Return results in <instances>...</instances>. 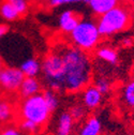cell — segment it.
<instances>
[{
    "label": "cell",
    "mask_w": 134,
    "mask_h": 135,
    "mask_svg": "<svg viewBox=\"0 0 134 135\" xmlns=\"http://www.w3.org/2000/svg\"><path fill=\"white\" fill-rule=\"evenodd\" d=\"M86 110H87V109H86V107L84 106V105L76 104V105H74V106H72V107L70 108L69 113H70V115L72 116L73 120L75 121V120H80V119H83V118L86 116Z\"/></svg>",
    "instance_id": "obj_21"
},
{
    "label": "cell",
    "mask_w": 134,
    "mask_h": 135,
    "mask_svg": "<svg viewBox=\"0 0 134 135\" xmlns=\"http://www.w3.org/2000/svg\"><path fill=\"white\" fill-rule=\"evenodd\" d=\"M87 3L89 4V8L94 15L101 16L120 4V1L119 0H89Z\"/></svg>",
    "instance_id": "obj_10"
},
{
    "label": "cell",
    "mask_w": 134,
    "mask_h": 135,
    "mask_svg": "<svg viewBox=\"0 0 134 135\" xmlns=\"http://www.w3.org/2000/svg\"><path fill=\"white\" fill-rule=\"evenodd\" d=\"M41 72L49 90L56 93L63 91L62 59L59 52H53L45 56L41 62Z\"/></svg>",
    "instance_id": "obj_5"
},
{
    "label": "cell",
    "mask_w": 134,
    "mask_h": 135,
    "mask_svg": "<svg viewBox=\"0 0 134 135\" xmlns=\"http://www.w3.org/2000/svg\"><path fill=\"white\" fill-rule=\"evenodd\" d=\"M122 44L125 46H131L132 45V39H125L123 42H122Z\"/></svg>",
    "instance_id": "obj_27"
},
{
    "label": "cell",
    "mask_w": 134,
    "mask_h": 135,
    "mask_svg": "<svg viewBox=\"0 0 134 135\" xmlns=\"http://www.w3.org/2000/svg\"><path fill=\"white\" fill-rule=\"evenodd\" d=\"M133 16L129 6L118 4L114 9L99 16L97 21L98 30L101 37H111L129 29Z\"/></svg>",
    "instance_id": "obj_2"
},
{
    "label": "cell",
    "mask_w": 134,
    "mask_h": 135,
    "mask_svg": "<svg viewBox=\"0 0 134 135\" xmlns=\"http://www.w3.org/2000/svg\"><path fill=\"white\" fill-rule=\"evenodd\" d=\"M69 3H72L71 0H52V1L48 3V6L52 8H57V7H61L64 4H69Z\"/></svg>",
    "instance_id": "obj_24"
},
{
    "label": "cell",
    "mask_w": 134,
    "mask_h": 135,
    "mask_svg": "<svg viewBox=\"0 0 134 135\" xmlns=\"http://www.w3.org/2000/svg\"><path fill=\"white\" fill-rule=\"evenodd\" d=\"M42 95L45 100V102L52 113L55 112L58 107H59V98H58V94L56 92H54L53 90H49V89H46L42 92Z\"/></svg>",
    "instance_id": "obj_18"
},
{
    "label": "cell",
    "mask_w": 134,
    "mask_h": 135,
    "mask_svg": "<svg viewBox=\"0 0 134 135\" xmlns=\"http://www.w3.org/2000/svg\"><path fill=\"white\" fill-rule=\"evenodd\" d=\"M24 78L20 68L2 66L0 69V89L8 92L18 91Z\"/></svg>",
    "instance_id": "obj_6"
},
{
    "label": "cell",
    "mask_w": 134,
    "mask_h": 135,
    "mask_svg": "<svg viewBox=\"0 0 134 135\" xmlns=\"http://www.w3.org/2000/svg\"><path fill=\"white\" fill-rule=\"evenodd\" d=\"M70 35L75 47L86 53L97 48L101 39L97 23L91 20H80Z\"/></svg>",
    "instance_id": "obj_4"
},
{
    "label": "cell",
    "mask_w": 134,
    "mask_h": 135,
    "mask_svg": "<svg viewBox=\"0 0 134 135\" xmlns=\"http://www.w3.org/2000/svg\"><path fill=\"white\" fill-rule=\"evenodd\" d=\"M62 59L63 91L79 92L92 78V64L86 52L73 46L60 50Z\"/></svg>",
    "instance_id": "obj_1"
},
{
    "label": "cell",
    "mask_w": 134,
    "mask_h": 135,
    "mask_svg": "<svg viewBox=\"0 0 134 135\" xmlns=\"http://www.w3.org/2000/svg\"><path fill=\"white\" fill-rule=\"evenodd\" d=\"M82 92L83 105L86 107V109H95L102 103L103 95L94 87V85H88L82 90Z\"/></svg>",
    "instance_id": "obj_7"
},
{
    "label": "cell",
    "mask_w": 134,
    "mask_h": 135,
    "mask_svg": "<svg viewBox=\"0 0 134 135\" xmlns=\"http://www.w3.org/2000/svg\"><path fill=\"white\" fill-rule=\"evenodd\" d=\"M94 87L100 91V93L103 95V94H106V93L109 92V90H111V83L105 77H100V78H98L94 81Z\"/></svg>",
    "instance_id": "obj_22"
},
{
    "label": "cell",
    "mask_w": 134,
    "mask_h": 135,
    "mask_svg": "<svg viewBox=\"0 0 134 135\" xmlns=\"http://www.w3.org/2000/svg\"><path fill=\"white\" fill-rule=\"evenodd\" d=\"M95 54L100 60H102L106 63L116 64L118 62V54H117V52L112 47H108V46L99 47L97 49Z\"/></svg>",
    "instance_id": "obj_16"
},
{
    "label": "cell",
    "mask_w": 134,
    "mask_h": 135,
    "mask_svg": "<svg viewBox=\"0 0 134 135\" xmlns=\"http://www.w3.org/2000/svg\"><path fill=\"white\" fill-rule=\"evenodd\" d=\"M20 70L25 77H37L41 73V62L35 58H28L21 63Z\"/></svg>",
    "instance_id": "obj_12"
},
{
    "label": "cell",
    "mask_w": 134,
    "mask_h": 135,
    "mask_svg": "<svg viewBox=\"0 0 134 135\" xmlns=\"http://www.w3.org/2000/svg\"><path fill=\"white\" fill-rule=\"evenodd\" d=\"M132 16H133V18H134V2H133V8H132Z\"/></svg>",
    "instance_id": "obj_31"
},
{
    "label": "cell",
    "mask_w": 134,
    "mask_h": 135,
    "mask_svg": "<svg viewBox=\"0 0 134 135\" xmlns=\"http://www.w3.org/2000/svg\"><path fill=\"white\" fill-rule=\"evenodd\" d=\"M120 101L125 107L134 109V80L129 81L123 86L120 93Z\"/></svg>",
    "instance_id": "obj_15"
},
{
    "label": "cell",
    "mask_w": 134,
    "mask_h": 135,
    "mask_svg": "<svg viewBox=\"0 0 134 135\" xmlns=\"http://www.w3.org/2000/svg\"><path fill=\"white\" fill-rule=\"evenodd\" d=\"M39 1H42V2H47V3H49L52 1V0H39Z\"/></svg>",
    "instance_id": "obj_30"
},
{
    "label": "cell",
    "mask_w": 134,
    "mask_h": 135,
    "mask_svg": "<svg viewBox=\"0 0 134 135\" xmlns=\"http://www.w3.org/2000/svg\"><path fill=\"white\" fill-rule=\"evenodd\" d=\"M0 16L8 22H13L20 17L18 13L14 10V8L7 0H3V1L0 2Z\"/></svg>",
    "instance_id": "obj_17"
},
{
    "label": "cell",
    "mask_w": 134,
    "mask_h": 135,
    "mask_svg": "<svg viewBox=\"0 0 134 135\" xmlns=\"http://www.w3.org/2000/svg\"><path fill=\"white\" fill-rule=\"evenodd\" d=\"M7 1L14 8V10L18 13L20 16H23L28 12L29 3L27 0H7Z\"/></svg>",
    "instance_id": "obj_19"
},
{
    "label": "cell",
    "mask_w": 134,
    "mask_h": 135,
    "mask_svg": "<svg viewBox=\"0 0 134 135\" xmlns=\"http://www.w3.org/2000/svg\"><path fill=\"white\" fill-rule=\"evenodd\" d=\"M18 128L26 134H35L40 129L39 126H37L36 123H33L32 121L26 120V119H21V121L18 123Z\"/></svg>",
    "instance_id": "obj_20"
},
{
    "label": "cell",
    "mask_w": 134,
    "mask_h": 135,
    "mask_svg": "<svg viewBox=\"0 0 134 135\" xmlns=\"http://www.w3.org/2000/svg\"><path fill=\"white\" fill-rule=\"evenodd\" d=\"M18 112L21 119L32 121L40 128L46 124L52 114L42 93L24 99L20 105Z\"/></svg>",
    "instance_id": "obj_3"
},
{
    "label": "cell",
    "mask_w": 134,
    "mask_h": 135,
    "mask_svg": "<svg viewBox=\"0 0 134 135\" xmlns=\"http://www.w3.org/2000/svg\"><path fill=\"white\" fill-rule=\"evenodd\" d=\"M74 126V120L69 112H63L57 122L56 135H71Z\"/></svg>",
    "instance_id": "obj_11"
},
{
    "label": "cell",
    "mask_w": 134,
    "mask_h": 135,
    "mask_svg": "<svg viewBox=\"0 0 134 135\" xmlns=\"http://www.w3.org/2000/svg\"><path fill=\"white\" fill-rule=\"evenodd\" d=\"M3 66V60H2V58H1V56H0V69Z\"/></svg>",
    "instance_id": "obj_29"
},
{
    "label": "cell",
    "mask_w": 134,
    "mask_h": 135,
    "mask_svg": "<svg viewBox=\"0 0 134 135\" xmlns=\"http://www.w3.org/2000/svg\"><path fill=\"white\" fill-rule=\"evenodd\" d=\"M8 32H9V26L4 24H0V39L7 36Z\"/></svg>",
    "instance_id": "obj_25"
},
{
    "label": "cell",
    "mask_w": 134,
    "mask_h": 135,
    "mask_svg": "<svg viewBox=\"0 0 134 135\" xmlns=\"http://www.w3.org/2000/svg\"><path fill=\"white\" fill-rule=\"evenodd\" d=\"M80 20H82L80 16L76 12H74L72 10H65L59 16L58 26L62 32L71 33L75 29L77 24L80 22Z\"/></svg>",
    "instance_id": "obj_8"
},
{
    "label": "cell",
    "mask_w": 134,
    "mask_h": 135,
    "mask_svg": "<svg viewBox=\"0 0 134 135\" xmlns=\"http://www.w3.org/2000/svg\"><path fill=\"white\" fill-rule=\"evenodd\" d=\"M0 135H27V134L24 133L18 127L8 124L7 127L0 130Z\"/></svg>",
    "instance_id": "obj_23"
},
{
    "label": "cell",
    "mask_w": 134,
    "mask_h": 135,
    "mask_svg": "<svg viewBox=\"0 0 134 135\" xmlns=\"http://www.w3.org/2000/svg\"><path fill=\"white\" fill-rule=\"evenodd\" d=\"M15 109L10 101L0 97V124H8L14 119Z\"/></svg>",
    "instance_id": "obj_13"
},
{
    "label": "cell",
    "mask_w": 134,
    "mask_h": 135,
    "mask_svg": "<svg viewBox=\"0 0 134 135\" xmlns=\"http://www.w3.org/2000/svg\"><path fill=\"white\" fill-rule=\"evenodd\" d=\"M102 130V124L99 118L89 117L83 124L78 135H100Z\"/></svg>",
    "instance_id": "obj_14"
},
{
    "label": "cell",
    "mask_w": 134,
    "mask_h": 135,
    "mask_svg": "<svg viewBox=\"0 0 134 135\" xmlns=\"http://www.w3.org/2000/svg\"><path fill=\"white\" fill-rule=\"evenodd\" d=\"M119 1H120L122 4H126V6H130V4H133L134 0H119Z\"/></svg>",
    "instance_id": "obj_26"
},
{
    "label": "cell",
    "mask_w": 134,
    "mask_h": 135,
    "mask_svg": "<svg viewBox=\"0 0 134 135\" xmlns=\"http://www.w3.org/2000/svg\"><path fill=\"white\" fill-rule=\"evenodd\" d=\"M89 1V0H71V2L72 3H75V2H88Z\"/></svg>",
    "instance_id": "obj_28"
},
{
    "label": "cell",
    "mask_w": 134,
    "mask_h": 135,
    "mask_svg": "<svg viewBox=\"0 0 134 135\" xmlns=\"http://www.w3.org/2000/svg\"><path fill=\"white\" fill-rule=\"evenodd\" d=\"M42 85L37 77H25L22 85L18 89V92L23 99L30 98L41 92Z\"/></svg>",
    "instance_id": "obj_9"
}]
</instances>
